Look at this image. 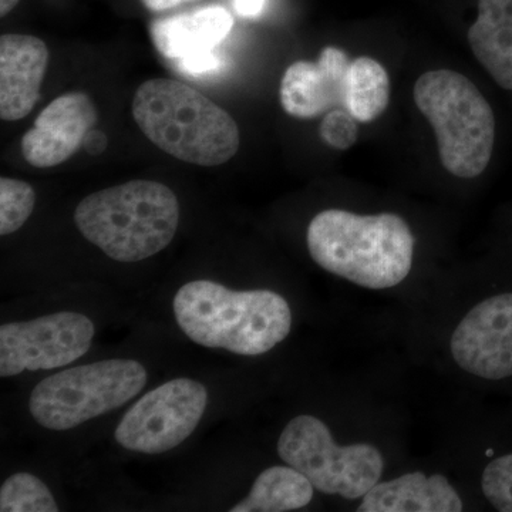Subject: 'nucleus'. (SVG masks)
<instances>
[{
	"label": "nucleus",
	"instance_id": "nucleus-12",
	"mask_svg": "<svg viewBox=\"0 0 512 512\" xmlns=\"http://www.w3.org/2000/svg\"><path fill=\"white\" fill-rule=\"evenodd\" d=\"M348 55L338 47H325L318 62H296L282 77L281 104L289 116L311 120L333 109H345Z\"/></svg>",
	"mask_w": 512,
	"mask_h": 512
},
{
	"label": "nucleus",
	"instance_id": "nucleus-1",
	"mask_svg": "<svg viewBox=\"0 0 512 512\" xmlns=\"http://www.w3.org/2000/svg\"><path fill=\"white\" fill-rule=\"evenodd\" d=\"M309 254L330 274L367 289L399 285L413 266L414 237L399 215L319 212L308 228Z\"/></svg>",
	"mask_w": 512,
	"mask_h": 512
},
{
	"label": "nucleus",
	"instance_id": "nucleus-22",
	"mask_svg": "<svg viewBox=\"0 0 512 512\" xmlns=\"http://www.w3.org/2000/svg\"><path fill=\"white\" fill-rule=\"evenodd\" d=\"M348 110L339 107L328 111L320 123V137L336 150H349L359 138V126Z\"/></svg>",
	"mask_w": 512,
	"mask_h": 512
},
{
	"label": "nucleus",
	"instance_id": "nucleus-26",
	"mask_svg": "<svg viewBox=\"0 0 512 512\" xmlns=\"http://www.w3.org/2000/svg\"><path fill=\"white\" fill-rule=\"evenodd\" d=\"M20 0H0V15L6 16L18 6Z\"/></svg>",
	"mask_w": 512,
	"mask_h": 512
},
{
	"label": "nucleus",
	"instance_id": "nucleus-14",
	"mask_svg": "<svg viewBox=\"0 0 512 512\" xmlns=\"http://www.w3.org/2000/svg\"><path fill=\"white\" fill-rule=\"evenodd\" d=\"M359 512H460L463 501L441 474L427 477L421 471L377 483L363 497Z\"/></svg>",
	"mask_w": 512,
	"mask_h": 512
},
{
	"label": "nucleus",
	"instance_id": "nucleus-24",
	"mask_svg": "<svg viewBox=\"0 0 512 512\" xmlns=\"http://www.w3.org/2000/svg\"><path fill=\"white\" fill-rule=\"evenodd\" d=\"M266 0H234L235 12L241 18L254 19L261 15Z\"/></svg>",
	"mask_w": 512,
	"mask_h": 512
},
{
	"label": "nucleus",
	"instance_id": "nucleus-6",
	"mask_svg": "<svg viewBox=\"0 0 512 512\" xmlns=\"http://www.w3.org/2000/svg\"><path fill=\"white\" fill-rule=\"evenodd\" d=\"M146 383L137 360H101L47 377L30 394L29 410L47 430H70L124 406Z\"/></svg>",
	"mask_w": 512,
	"mask_h": 512
},
{
	"label": "nucleus",
	"instance_id": "nucleus-2",
	"mask_svg": "<svg viewBox=\"0 0 512 512\" xmlns=\"http://www.w3.org/2000/svg\"><path fill=\"white\" fill-rule=\"evenodd\" d=\"M173 306L178 326L192 342L235 355H264L292 329L288 302L268 289L238 292L192 281L178 289Z\"/></svg>",
	"mask_w": 512,
	"mask_h": 512
},
{
	"label": "nucleus",
	"instance_id": "nucleus-13",
	"mask_svg": "<svg viewBox=\"0 0 512 512\" xmlns=\"http://www.w3.org/2000/svg\"><path fill=\"white\" fill-rule=\"evenodd\" d=\"M49 64V49L29 35L0 39V117L18 121L35 109Z\"/></svg>",
	"mask_w": 512,
	"mask_h": 512
},
{
	"label": "nucleus",
	"instance_id": "nucleus-5",
	"mask_svg": "<svg viewBox=\"0 0 512 512\" xmlns=\"http://www.w3.org/2000/svg\"><path fill=\"white\" fill-rule=\"evenodd\" d=\"M414 103L436 133L441 164L454 177L476 178L490 164L495 116L476 84L453 70L421 74Z\"/></svg>",
	"mask_w": 512,
	"mask_h": 512
},
{
	"label": "nucleus",
	"instance_id": "nucleus-15",
	"mask_svg": "<svg viewBox=\"0 0 512 512\" xmlns=\"http://www.w3.org/2000/svg\"><path fill=\"white\" fill-rule=\"evenodd\" d=\"M234 26V18L222 6H207L183 15L158 19L151 25V37L158 52L167 59L211 52L221 45Z\"/></svg>",
	"mask_w": 512,
	"mask_h": 512
},
{
	"label": "nucleus",
	"instance_id": "nucleus-23",
	"mask_svg": "<svg viewBox=\"0 0 512 512\" xmlns=\"http://www.w3.org/2000/svg\"><path fill=\"white\" fill-rule=\"evenodd\" d=\"M175 66L180 73L187 74V76L207 77L220 74L224 70L225 60L218 55L217 50H211V52L198 53V55L177 60Z\"/></svg>",
	"mask_w": 512,
	"mask_h": 512
},
{
	"label": "nucleus",
	"instance_id": "nucleus-16",
	"mask_svg": "<svg viewBox=\"0 0 512 512\" xmlns=\"http://www.w3.org/2000/svg\"><path fill=\"white\" fill-rule=\"evenodd\" d=\"M468 43L485 72L512 92V0H478Z\"/></svg>",
	"mask_w": 512,
	"mask_h": 512
},
{
	"label": "nucleus",
	"instance_id": "nucleus-19",
	"mask_svg": "<svg viewBox=\"0 0 512 512\" xmlns=\"http://www.w3.org/2000/svg\"><path fill=\"white\" fill-rule=\"evenodd\" d=\"M2 512H57L55 497L40 478L30 473H16L0 487Z\"/></svg>",
	"mask_w": 512,
	"mask_h": 512
},
{
	"label": "nucleus",
	"instance_id": "nucleus-25",
	"mask_svg": "<svg viewBox=\"0 0 512 512\" xmlns=\"http://www.w3.org/2000/svg\"><path fill=\"white\" fill-rule=\"evenodd\" d=\"M143 5L147 9L153 10V12H163L175 8V6L181 5L184 2H191V0H141Z\"/></svg>",
	"mask_w": 512,
	"mask_h": 512
},
{
	"label": "nucleus",
	"instance_id": "nucleus-17",
	"mask_svg": "<svg viewBox=\"0 0 512 512\" xmlns=\"http://www.w3.org/2000/svg\"><path fill=\"white\" fill-rule=\"evenodd\" d=\"M313 484L291 466H275L262 471L247 498L231 512H285L299 510L311 503Z\"/></svg>",
	"mask_w": 512,
	"mask_h": 512
},
{
	"label": "nucleus",
	"instance_id": "nucleus-11",
	"mask_svg": "<svg viewBox=\"0 0 512 512\" xmlns=\"http://www.w3.org/2000/svg\"><path fill=\"white\" fill-rule=\"evenodd\" d=\"M99 119L93 100L86 93L57 97L22 138V154L32 167H56L69 160L86 143Z\"/></svg>",
	"mask_w": 512,
	"mask_h": 512
},
{
	"label": "nucleus",
	"instance_id": "nucleus-18",
	"mask_svg": "<svg viewBox=\"0 0 512 512\" xmlns=\"http://www.w3.org/2000/svg\"><path fill=\"white\" fill-rule=\"evenodd\" d=\"M389 101L390 79L382 64L372 57L353 60L346 82L345 109L359 123H370L382 116Z\"/></svg>",
	"mask_w": 512,
	"mask_h": 512
},
{
	"label": "nucleus",
	"instance_id": "nucleus-21",
	"mask_svg": "<svg viewBox=\"0 0 512 512\" xmlns=\"http://www.w3.org/2000/svg\"><path fill=\"white\" fill-rule=\"evenodd\" d=\"M481 488L495 510L512 512V454L495 458L485 467Z\"/></svg>",
	"mask_w": 512,
	"mask_h": 512
},
{
	"label": "nucleus",
	"instance_id": "nucleus-4",
	"mask_svg": "<svg viewBox=\"0 0 512 512\" xmlns=\"http://www.w3.org/2000/svg\"><path fill=\"white\" fill-rule=\"evenodd\" d=\"M87 241L119 262L157 255L173 241L180 202L167 185L134 180L87 195L74 211Z\"/></svg>",
	"mask_w": 512,
	"mask_h": 512
},
{
	"label": "nucleus",
	"instance_id": "nucleus-10",
	"mask_svg": "<svg viewBox=\"0 0 512 512\" xmlns=\"http://www.w3.org/2000/svg\"><path fill=\"white\" fill-rule=\"evenodd\" d=\"M451 355L464 372L485 380L512 376V293L478 303L454 330Z\"/></svg>",
	"mask_w": 512,
	"mask_h": 512
},
{
	"label": "nucleus",
	"instance_id": "nucleus-8",
	"mask_svg": "<svg viewBox=\"0 0 512 512\" xmlns=\"http://www.w3.org/2000/svg\"><path fill=\"white\" fill-rule=\"evenodd\" d=\"M208 392L192 379H174L144 394L117 426V443L134 453L161 454L180 446L204 416Z\"/></svg>",
	"mask_w": 512,
	"mask_h": 512
},
{
	"label": "nucleus",
	"instance_id": "nucleus-20",
	"mask_svg": "<svg viewBox=\"0 0 512 512\" xmlns=\"http://www.w3.org/2000/svg\"><path fill=\"white\" fill-rule=\"evenodd\" d=\"M36 192L32 185L15 178H0V235L18 231L35 210Z\"/></svg>",
	"mask_w": 512,
	"mask_h": 512
},
{
	"label": "nucleus",
	"instance_id": "nucleus-7",
	"mask_svg": "<svg viewBox=\"0 0 512 512\" xmlns=\"http://www.w3.org/2000/svg\"><path fill=\"white\" fill-rule=\"evenodd\" d=\"M278 454L309 478L323 494L355 500L365 497L382 477V453L372 444L338 446L329 427L309 414L289 421L278 440Z\"/></svg>",
	"mask_w": 512,
	"mask_h": 512
},
{
	"label": "nucleus",
	"instance_id": "nucleus-3",
	"mask_svg": "<svg viewBox=\"0 0 512 512\" xmlns=\"http://www.w3.org/2000/svg\"><path fill=\"white\" fill-rule=\"evenodd\" d=\"M133 117L144 136L177 160L217 167L238 153V124L188 84L147 80L133 99Z\"/></svg>",
	"mask_w": 512,
	"mask_h": 512
},
{
	"label": "nucleus",
	"instance_id": "nucleus-9",
	"mask_svg": "<svg viewBox=\"0 0 512 512\" xmlns=\"http://www.w3.org/2000/svg\"><path fill=\"white\" fill-rule=\"evenodd\" d=\"M94 335L92 319L79 312H57L28 322L5 323L0 326V376L70 365L89 352Z\"/></svg>",
	"mask_w": 512,
	"mask_h": 512
}]
</instances>
